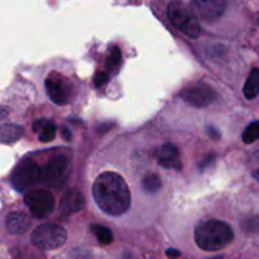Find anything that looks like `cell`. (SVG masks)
Listing matches in <instances>:
<instances>
[{"mask_svg":"<svg viewBox=\"0 0 259 259\" xmlns=\"http://www.w3.org/2000/svg\"><path fill=\"white\" fill-rule=\"evenodd\" d=\"M56 137V125L51 121H47V124L45 125V128L42 129L39 134V142L42 143H48V142H52Z\"/></svg>","mask_w":259,"mask_h":259,"instance_id":"21","label":"cell"},{"mask_svg":"<svg viewBox=\"0 0 259 259\" xmlns=\"http://www.w3.org/2000/svg\"><path fill=\"white\" fill-rule=\"evenodd\" d=\"M214 158H215L214 154H209V156L205 157V158L201 161V163H200V168H205V167L210 166V164L214 162Z\"/></svg>","mask_w":259,"mask_h":259,"instance_id":"26","label":"cell"},{"mask_svg":"<svg viewBox=\"0 0 259 259\" xmlns=\"http://www.w3.org/2000/svg\"><path fill=\"white\" fill-rule=\"evenodd\" d=\"M61 136H62V138L67 142H70L71 138H72L70 129H68L67 126H62V128H61Z\"/></svg>","mask_w":259,"mask_h":259,"instance_id":"27","label":"cell"},{"mask_svg":"<svg viewBox=\"0 0 259 259\" xmlns=\"http://www.w3.org/2000/svg\"><path fill=\"white\" fill-rule=\"evenodd\" d=\"M47 95L56 105H65L71 99V83L61 73L51 72L45 81Z\"/></svg>","mask_w":259,"mask_h":259,"instance_id":"9","label":"cell"},{"mask_svg":"<svg viewBox=\"0 0 259 259\" xmlns=\"http://www.w3.org/2000/svg\"><path fill=\"white\" fill-rule=\"evenodd\" d=\"M227 3L224 0H195L192 3V9L196 17L202 22H217L225 12Z\"/></svg>","mask_w":259,"mask_h":259,"instance_id":"10","label":"cell"},{"mask_svg":"<svg viewBox=\"0 0 259 259\" xmlns=\"http://www.w3.org/2000/svg\"><path fill=\"white\" fill-rule=\"evenodd\" d=\"M194 237L200 249L215 252L228 247L234 240V232L228 223L210 219L196 225Z\"/></svg>","mask_w":259,"mask_h":259,"instance_id":"2","label":"cell"},{"mask_svg":"<svg viewBox=\"0 0 259 259\" xmlns=\"http://www.w3.org/2000/svg\"><path fill=\"white\" fill-rule=\"evenodd\" d=\"M121 66V51L118 46H113L106 60V70L108 73H115Z\"/></svg>","mask_w":259,"mask_h":259,"instance_id":"18","label":"cell"},{"mask_svg":"<svg viewBox=\"0 0 259 259\" xmlns=\"http://www.w3.org/2000/svg\"><path fill=\"white\" fill-rule=\"evenodd\" d=\"M181 96L185 103L194 108H205L219 98L217 91L202 81L186 86L182 90Z\"/></svg>","mask_w":259,"mask_h":259,"instance_id":"7","label":"cell"},{"mask_svg":"<svg viewBox=\"0 0 259 259\" xmlns=\"http://www.w3.org/2000/svg\"><path fill=\"white\" fill-rule=\"evenodd\" d=\"M24 204L29 209L32 217L43 219L55 209V196L46 190H35L24 195Z\"/></svg>","mask_w":259,"mask_h":259,"instance_id":"8","label":"cell"},{"mask_svg":"<svg viewBox=\"0 0 259 259\" xmlns=\"http://www.w3.org/2000/svg\"><path fill=\"white\" fill-rule=\"evenodd\" d=\"M245 99L253 100L259 95V68H253L243 88Z\"/></svg>","mask_w":259,"mask_h":259,"instance_id":"15","label":"cell"},{"mask_svg":"<svg viewBox=\"0 0 259 259\" xmlns=\"http://www.w3.org/2000/svg\"><path fill=\"white\" fill-rule=\"evenodd\" d=\"M207 134H209L210 138L214 139V141H219V139L222 138V133L219 132V129H217L212 125L207 126Z\"/></svg>","mask_w":259,"mask_h":259,"instance_id":"23","label":"cell"},{"mask_svg":"<svg viewBox=\"0 0 259 259\" xmlns=\"http://www.w3.org/2000/svg\"><path fill=\"white\" fill-rule=\"evenodd\" d=\"M109 77H110V75H109L108 72H105V71H98V72L94 75V85H95L96 88H101V86H104L108 82Z\"/></svg>","mask_w":259,"mask_h":259,"instance_id":"22","label":"cell"},{"mask_svg":"<svg viewBox=\"0 0 259 259\" xmlns=\"http://www.w3.org/2000/svg\"><path fill=\"white\" fill-rule=\"evenodd\" d=\"M13 187L19 192H25L42 182V168L32 159H23L18 163L10 176Z\"/></svg>","mask_w":259,"mask_h":259,"instance_id":"5","label":"cell"},{"mask_svg":"<svg viewBox=\"0 0 259 259\" xmlns=\"http://www.w3.org/2000/svg\"><path fill=\"white\" fill-rule=\"evenodd\" d=\"M68 177V161L65 156L52 157L42 167V182L48 187L61 189Z\"/></svg>","mask_w":259,"mask_h":259,"instance_id":"6","label":"cell"},{"mask_svg":"<svg viewBox=\"0 0 259 259\" xmlns=\"http://www.w3.org/2000/svg\"><path fill=\"white\" fill-rule=\"evenodd\" d=\"M156 157L158 164L163 168L175 169L177 172H181L182 168H184L179 148L174 144H163L162 147H159Z\"/></svg>","mask_w":259,"mask_h":259,"instance_id":"11","label":"cell"},{"mask_svg":"<svg viewBox=\"0 0 259 259\" xmlns=\"http://www.w3.org/2000/svg\"><path fill=\"white\" fill-rule=\"evenodd\" d=\"M240 229L245 234H258L259 233V217H250L240 223Z\"/></svg>","mask_w":259,"mask_h":259,"instance_id":"20","label":"cell"},{"mask_svg":"<svg viewBox=\"0 0 259 259\" xmlns=\"http://www.w3.org/2000/svg\"><path fill=\"white\" fill-rule=\"evenodd\" d=\"M90 230L94 235L96 237L98 242L103 245H108L110 243H113V232H111L109 228L104 227V225L99 224H91Z\"/></svg>","mask_w":259,"mask_h":259,"instance_id":"17","label":"cell"},{"mask_svg":"<svg viewBox=\"0 0 259 259\" xmlns=\"http://www.w3.org/2000/svg\"><path fill=\"white\" fill-rule=\"evenodd\" d=\"M167 18L177 29L184 32L187 37L197 38L201 34V27L196 14L184 3H171L167 8Z\"/></svg>","mask_w":259,"mask_h":259,"instance_id":"3","label":"cell"},{"mask_svg":"<svg viewBox=\"0 0 259 259\" xmlns=\"http://www.w3.org/2000/svg\"><path fill=\"white\" fill-rule=\"evenodd\" d=\"M24 129L15 124H3L0 128V141L4 144H12L23 137Z\"/></svg>","mask_w":259,"mask_h":259,"instance_id":"14","label":"cell"},{"mask_svg":"<svg viewBox=\"0 0 259 259\" xmlns=\"http://www.w3.org/2000/svg\"><path fill=\"white\" fill-rule=\"evenodd\" d=\"M93 254L89 250H78V252H73L72 259H91Z\"/></svg>","mask_w":259,"mask_h":259,"instance_id":"24","label":"cell"},{"mask_svg":"<svg viewBox=\"0 0 259 259\" xmlns=\"http://www.w3.org/2000/svg\"><path fill=\"white\" fill-rule=\"evenodd\" d=\"M242 139L245 144H252L253 142L258 141L259 139V120L252 121V123H250L249 125L245 128V131L243 132Z\"/></svg>","mask_w":259,"mask_h":259,"instance_id":"19","label":"cell"},{"mask_svg":"<svg viewBox=\"0 0 259 259\" xmlns=\"http://www.w3.org/2000/svg\"><path fill=\"white\" fill-rule=\"evenodd\" d=\"M48 120H46V119H40V120H35L34 123H33V131L35 132V133H38V132H42V129L45 128V125L47 124Z\"/></svg>","mask_w":259,"mask_h":259,"instance_id":"25","label":"cell"},{"mask_svg":"<svg viewBox=\"0 0 259 259\" xmlns=\"http://www.w3.org/2000/svg\"><path fill=\"white\" fill-rule=\"evenodd\" d=\"M142 189L147 195H154L162 189V181L161 177L157 174H149L144 175L143 180H142Z\"/></svg>","mask_w":259,"mask_h":259,"instance_id":"16","label":"cell"},{"mask_svg":"<svg viewBox=\"0 0 259 259\" xmlns=\"http://www.w3.org/2000/svg\"><path fill=\"white\" fill-rule=\"evenodd\" d=\"M30 225H32L30 219L23 212H9L5 218V229L9 234H24L30 229Z\"/></svg>","mask_w":259,"mask_h":259,"instance_id":"13","label":"cell"},{"mask_svg":"<svg viewBox=\"0 0 259 259\" xmlns=\"http://www.w3.org/2000/svg\"><path fill=\"white\" fill-rule=\"evenodd\" d=\"M93 196L99 209L110 217H120L131 207V190L125 180L116 172L99 175L93 185Z\"/></svg>","mask_w":259,"mask_h":259,"instance_id":"1","label":"cell"},{"mask_svg":"<svg viewBox=\"0 0 259 259\" xmlns=\"http://www.w3.org/2000/svg\"><path fill=\"white\" fill-rule=\"evenodd\" d=\"M166 254L168 255V257H171L172 259H175V258L180 257V255H181V253H180V250L174 249V248H169V249L166 250Z\"/></svg>","mask_w":259,"mask_h":259,"instance_id":"28","label":"cell"},{"mask_svg":"<svg viewBox=\"0 0 259 259\" xmlns=\"http://www.w3.org/2000/svg\"><path fill=\"white\" fill-rule=\"evenodd\" d=\"M67 240L65 228L57 224H42L30 234V242L40 250H55Z\"/></svg>","mask_w":259,"mask_h":259,"instance_id":"4","label":"cell"},{"mask_svg":"<svg viewBox=\"0 0 259 259\" xmlns=\"http://www.w3.org/2000/svg\"><path fill=\"white\" fill-rule=\"evenodd\" d=\"M85 202V196L78 190H68L63 194L60 201V212L66 217L73 215L83 209Z\"/></svg>","mask_w":259,"mask_h":259,"instance_id":"12","label":"cell"}]
</instances>
